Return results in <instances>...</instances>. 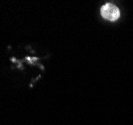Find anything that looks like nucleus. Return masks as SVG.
<instances>
[{
	"label": "nucleus",
	"mask_w": 133,
	"mask_h": 125,
	"mask_svg": "<svg viewBox=\"0 0 133 125\" xmlns=\"http://www.w3.org/2000/svg\"><path fill=\"white\" fill-rule=\"evenodd\" d=\"M101 16L109 21H115L120 17L119 8L112 3H106L101 7Z\"/></svg>",
	"instance_id": "nucleus-1"
}]
</instances>
